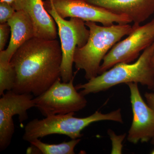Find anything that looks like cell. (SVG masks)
<instances>
[{
	"mask_svg": "<svg viewBox=\"0 0 154 154\" xmlns=\"http://www.w3.org/2000/svg\"><path fill=\"white\" fill-rule=\"evenodd\" d=\"M62 51L57 39L34 37L22 45L11 58L16 73V94L41 95L61 79Z\"/></svg>",
	"mask_w": 154,
	"mask_h": 154,
	"instance_id": "obj_1",
	"label": "cell"
},
{
	"mask_svg": "<svg viewBox=\"0 0 154 154\" xmlns=\"http://www.w3.org/2000/svg\"><path fill=\"white\" fill-rule=\"evenodd\" d=\"M154 53V42L143 51L134 63H121L116 64L109 69L85 84H80L75 87L80 93L85 96L107 91L122 84L140 83L150 90L154 88V66L152 61Z\"/></svg>",
	"mask_w": 154,
	"mask_h": 154,
	"instance_id": "obj_2",
	"label": "cell"
},
{
	"mask_svg": "<svg viewBox=\"0 0 154 154\" xmlns=\"http://www.w3.org/2000/svg\"><path fill=\"white\" fill-rule=\"evenodd\" d=\"M85 23L90 30L89 38L85 45L75 50L73 62L77 70L85 72L88 81L98 75L105 56L122 38L131 33L133 27L128 24L102 26L95 22Z\"/></svg>",
	"mask_w": 154,
	"mask_h": 154,
	"instance_id": "obj_3",
	"label": "cell"
},
{
	"mask_svg": "<svg viewBox=\"0 0 154 154\" xmlns=\"http://www.w3.org/2000/svg\"><path fill=\"white\" fill-rule=\"evenodd\" d=\"M74 114L75 113L56 114L42 119H34L26 125L22 138L30 142L49 135L59 134L68 136L71 139H76L83 136L81 132L83 129L94 122L104 120L121 123L123 122L121 109L106 114L97 111L84 118L75 117Z\"/></svg>",
	"mask_w": 154,
	"mask_h": 154,
	"instance_id": "obj_4",
	"label": "cell"
},
{
	"mask_svg": "<svg viewBox=\"0 0 154 154\" xmlns=\"http://www.w3.org/2000/svg\"><path fill=\"white\" fill-rule=\"evenodd\" d=\"M45 8L55 20L57 25L62 51L61 77L63 82H68L73 76L72 66L75 50L85 45L90 30L85 21L72 17L69 20L61 18L57 13L50 0L44 2Z\"/></svg>",
	"mask_w": 154,
	"mask_h": 154,
	"instance_id": "obj_5",
	"label": "cell"
},
{
	"mask_svg": "<svg viewBox=\"0 0 154 154\" xmlns=\"http://www.w3.org/2000/svg\"><path fill=\"white\" fill-rule=\"evenodd\" d=\"M78 70L74 73L68 82L59 79L47 91L33 98L35 107L45 117L56 114L75 113L87 106L88 101L85 96L77 92L74 86L75 76Z\"/></svg>",
	"mask_w": 154,
	"mask_h": 154,
	"instance_id": "obj_6",
	"label": "cell"
},
{
	"mask_svg": "<svg viewBox=\"0 0 154 154\" xmlns=\"http://www.w3.org/2000/svg\"><path fill=\"white\" fill-rule=\"evenodd\" d=\"M133 30L126 38L116 43L103 60L98 75L116 64L130 63L136 59L141 51L154 42V19L146 25H133Z\"/></svg>",
	"mask_w": 154,
	"mask_h": 154,
	"instance_id": "obj_7",
	"label": "cell"
},
{
	"mask_svg": "<svg viewBox=\"0 0 154 154\" xmlns=\"http://www.w3.org/2000/svg\"><path fill=\"white\" fill-rule=\"evenodd\" d=\"M35 107L33 95L16 94L7 91L0 99V150H5L10 146L15 132L13 116H19L22 123L28 119L27 111Z\"/></svg>",
	"mask_w": 154,
	"mask_h": 154,
	"instance_id": "obj_8",
	"label": "cell"
},
{
	"mask_svg": "<svg viewBox=\"0 0 154 154\" xmlns=\"http://www.w3.org/2000/svg\"><path fill=\"white\" fill-rule=\"evenodd\" d=\"M57 13L61 18H77L86 22H99L103 26L114 23L128 24L132 22L128 17L117 15L84 0H50Z\"/></svg>",
	"mask_w": 154,
	"mask_h": 154,
	"instance_id": "obj_9",
	"label": "cell"
},
{
	"mask_svg": "<svg viewBox=\"0 0 154 154\" xmlns=\"http://www.w3.org/2000/svg\"><path fill=\"white\" fill-rule=\"evenodd\" d=\"M126 85L130 91L133 112L132 124L128 131V140L135 144L140 141L148 142L154 136V110L144 101L137 83Z\"/></svg>",
	"mask_w": 154,
	"mask_h": 154,
	"instance_id": "obj_10",
	"label": "cell"
},
{
	"mask_svg": "<svg viewBox=\"0 0 154 154\" xmlns=\"http://www.w3.org/2000/svg\"><path fill=\"white\" fill-rule=\"evenodd\" d=\"M16 11L23 10L33 22L35 37L53 40L57 38L56 23L45 8L43 0H18L11 4Z\"/></svg>",
	"mask_w": 154,
	"mask_h": 154,
	"instance_id": "obj_11",
	"label": "cell"
},
{
	"mask_svg": "<svg viewBox=\"0 0 154 154\" xmlns=\"http://www.w3.org/2000/svg\"><path fill=\"white\" fill-rule=\"evenodd\" d=\"M113 14L129 18L134 25H140L154 13V0H84Z\"/></svg>",
	"mask_w": 154,
	"mask_h": 154,
	"instance_id": "obj_12",
	"label": "cell"
},
{
	"mask_svg": "<svg viewBox=\"0 0 154 154\" xmlns=\"http://www.w3.org/2000/svg\"><path fill=\"white\" fill-rule=\"evenodd\" d=\"M8 23L11 27V39L7 49L0 51V60L10 62L17 50L25 42L35 37V31L30 17L23 10L16 11Z\"/></svg>",
	"mask_w": 154,
	"mask_h": 154,
	"instance_id": "obj_13",
	"label": "cell"
},
{
	"mask_svg": "<svg viewBox=\"0 0 154 154\" xmlns=\"http://www.w3.org/2000/svg\"><path fill=\"white\" fill-rule=\"evenodd\" d=\"M81 139H72L59 144H48L36 139L30 141L31 146L27 150V154H74L75 148Z\"/></svg>",
	"mask_w": 154,
	"mask_h": 154,
	"instance_id": "obj_14",
	"label": "cell"
},
{
	"mask_svg": "<svg viewBox=\"0 0 154 154\" xmlns=\"http://www.w3.org/2000/svg\"><path fill=\"white\" fill-rule=\"evenodd\" d=\"M16 73L9 62L0 60V96L5 91H12L15 85Z\"/></svg>",
	"mask_w": 154,
	"mask_h": 154,
	"instance_id": "obj_15",
	"label": "cell"
},
{
	"mask_svg": "<svg viewBox=\"0 0 154 154\" xmlns=\"http://www.w3.org/2000/svg\"><path fill=\"white\" fill-rule=\"evenodd\" d=\"M16 12V10L11 4L0 2V23H7Z\"/></svg>",
	"mask_w": 154,
	"mask_h": 154,
	"instance_id": "obj_16",
	"label": "cell"
},
{
	"mask_svg": "<svg viewBox=\"0 0 154 154\" xmlns=\"http://www.w3.org/2000/svg\"><path fill=\"white\" fill-rule=\"evenodd\" d=\"M108 134L112 141V154H121L122 150V142L126 137V134L117 135L111 130H108Z\"/></svg>",
	"mask_w": 154,
	"mask_h": 154,
	"instance_id": "obj_17",
	"label": "cell"
},
{
	"mask_svg": "<svg viewBox=\"0 0 154 154\" xmlns=\"http://www.w3.org/2000/svg\"><path fill=\"white\" fill-rule=\"evenodd\" d=\"M11 33V27L8 22L0 25V51L5 49Z\"/></svg>",
	"mask_w": 154,
	"mask_h": 154,
	"instance_id": "obj_18",
	"label": "cell"
},
{
	"mask_svg": "<svg viewBox=\"0 0 154 154\" xmlns=\"http://www.w3.org/2000/svg\"><path fill=\"white\" fill-rule=\"evenodd\" d=\"M146 103L150 107L154 110V93H146L145 94Z\"/></svg>",
	"mask_w": 154,
	"mask_h": 154,
	"instance_id": "obj_19",
	"label": "cell"
},
{
	"mask_svg": "<svg viewBox=\"0 0 154 154\" xmlns=\"http://www.w3.org/2000/svg\"><path fill=\"white\" fill-rule=\"evenodd\" d=\"M18 0H0V2H7L10 3V4H12L13 3L17 2Z\"/></svg>",
	"mask_w": 154,
	"mask_h": 154,
	"instance_id": "obj_20",
	"label": "cell"
},
{
	"mask_svg": "<svg viewBox=\"0 0 154 154\" xmlns=\"http://www.w3.org/2000/svg\"><path fill=\"white\" fill-rule=\"evenodd\" d=\"M152 63H153V65L154 66V53L153 54V55L152 58ZM153 90L154 92V88H153Z\"/></svg>",
	"mask_w": 154,
	"mask_h": 154,
	"instance_id": "obj_21",
	"label": "cell"
},
{
	"mask_svg": "<svg viewBox=\"0 0 154 154\" xmlns=\"http://www.w3.org/2000/svg\"><path fill=\"white\" fill-rule=\"evenodd\" d=\"M151 142L152 144H154V137H153V138L151 140Z\"/></svg>",
	"mask_w": 154,
	"mask_h": 154,
	"instance_id": "obj_22",
	"label": "cell"
},
{
	"mask_svg": "<svg viewBox=\"0 0 154 154\" xmlns=\"http://www.w3.org/2000/svg\"><path fill=\"white\" fill-rule=\"evenodd\" d=\"M152 154H154V149L152 152Z\"/></svg>",
	"mask_w": 154,
	"mask_h": 154,
	"instance_id": "obj_23",
	"label": "cell"
}]
</instances>
